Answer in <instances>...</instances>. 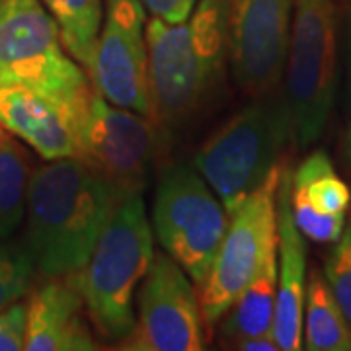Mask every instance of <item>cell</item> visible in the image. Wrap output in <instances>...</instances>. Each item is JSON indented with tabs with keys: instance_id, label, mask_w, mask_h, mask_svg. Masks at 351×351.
Here are the masks:
<instances>
[{
	"instance_id": "cell-15",
	"label": "cell",
	"mask_w": 351,
	"mask_h": 351,
	"mask_svg": "<svg viewBox=\"0 0 351 351\" xmlns=\"http://www.w3.org/2000/svg\"><path fill=\"white\" fill-rule=\"evenodd\" d=\"M350 203V188L324 151H314L293 172L291 211L304 239L320 244L338 242Z\"/></svg>"
},
{
	"instance_id": "cell-23",
	"label": "cell",
	"mask_w": 351,
	"mask_h": 351,
	"mask_svg": "<svg viewBox=\"0 0 351 351\" xmlns=\"http://www.w3.org/2000/svg\"><path fill=\"white\" fill-rule=\"evenodd\" d=\"M25 343V304L0 311V351H20Z\"/></svg>"
},
{
	"instance_id": "cell-16",
	"label": "cell",
	"mask_w": 351,
	"mask_h": 351,
	"mask_svg": "<svg viewBox=\"0 0 351 351\" xmlns=\"http://www.w3.org/2000/svg\"><path fill=\"white\" fill-rule=\"evenodd\" d=\"M84 301L71 281H49L38 287L25 304L27 351L98 350L82 318Z\"/></svg>"
},
{
	"instance_id": "cell-25",
	"label": "cell",
	"mask_w": 351,
	"mask_h": 351,
	"mask_svg": "<svg viewBox=\"0 0 351 351\" xmlns=\"http://www.w3.org/2000/svg\"><path fill=\"white\" fill-rule=\"evenodd\" d=\"M234 350L242 351H277L281 350L279 343H277L274 332H267V334H260V336H254V338H246L239 341L234 346Z\"/></svg>"
},
{
	"instance_id": "cell-21",
	"label": "cell",
	"mask_w": 351,
	"mask_h": 351,
	"mask_svg": "<svg viewBox=\"0 0 351 351\" xmlns=\"http://www.w3.org/2000/svg\"><path fill=\"white\" fill-rule=\"evenodd\" d=\"M36 262L29 250L0 244V311L24 297L34 277Z\"/></svg>"
},
{
	"instance_id": "cell-28",
	"label": "cell",
	"mask_w": 351,
	"mask_h": 351,
	"mask_svg": "<svg viewBox=\"0 0 351 351\" xmlns=\"http://www.w3.org/2000/svg\"><path fill=\"white\" fill-rule=\"evenodd\" d=\"M0 2H2V0H0Z\"/></svg>"
},
{
	"instance_id": "cell-10",
	"label": "cell",
	"mask_w": 351,
	"mask_h": 351,
	"mask_svg": "<svg viewBox=\"0 0 351 351\" xmlns=\"http://www.w3.org/2000/svg\"><path fill=\"white\" fill-rule=\"evenodd\" d=\"M138 316L119 350H205L203 313L195 283L166 252H154L151 267L138 287Z\"/></svg>"
},
{
	"instance_id": "cell-14",
	"label": "cell",
	"mask_w": 351,
	"mask_h": 351,
	"mask_svg": "<svg viewBox=\"0 0 351 351\" xmlns=\"http://www.w3.org/2000/svg\"><path fill=\"white\" fill-rule=\"evenodd\" d=\"M293 172L283 168L277 188V304L274 336L283 351L302 348V311L306 289V244L291 211Z\"/></svg>"
},
{
	"instance_id": "cell-22",
	"label": "cell",
	"mask_w": 351,
	"mask_h": 351,
	"mask_svg": "<svg viewBox=\"0 0 351 351\" xmlns=\"http://www.w3.org/2000/svg\"><path fill=\"white\" fill-rule=\"evenodd\" d=\"M326 279L351 326V223L328 256Z\"/></svg>"
},
{
	"instance_id": "cell-8",
	"label": "cell",
	"mask_w": 351,
	"mask_h": 351,
	"mask_svg": "<svg viewBox=\"0 0 351 351\" xmlns=\"http://www.w3.org/2000/svg\"><path fill=\"white\" fill-rule=\"evenodd\" d=\"M158 121L119 108L94 90L78 119V156L127 197L151 180L162 147Z\"/></svg>"
},
{
	"instance_id": "cell-12",
	"label": "cell",
	"mask_w": 351,
	"mask_h": 351,
	"mask_svg": "<svg viewBox=\"0 0 351 351\" xmlns=\"http://www.w3.org/2000/svg\"><path fill=\"white\" fill-rule=\"evenodd\" d=\"M295 0H234L230 20V71L254 98L281 86L287 66Z\"/></svg>"
},
{
	"instance_id": "cell-13",
	"label": "cell",
	"mask_w": 351,
	"mask_h": 351,
	"mask_svg": "<svg viewBox=\"0 0 351 351\" xmlns=\"http://www.w3.org/2000/svg\"><path fill=\"white\" fill-rule=\"evenodd\" d=\"M88 100L75 106L29 88L0 86V125L45 160L76 158V127Z\"/></svg>"
},
{
	"instance_id": "cell-19",
	"label": "cell",
	"mask_w": 351,
	"mask_h": 351,
	"mask_svg": "<svg viewBox=\"0 0 351 351\" xmlns=\"http://www.w3.org/2000/svg\"><path fill=\"white\" fill-rule=\"evenodd\" d=\"M59 25L64 51L90 69L104 20L101 0H41Z\"/></svg>"
},
{
	"instance_id": "cell-18",
	"label": "cell",
	"mask_w": 351,
	"mask_h": 351,
	"mask_svg": "<svg viewBox=\"0 0 351 351\" xmlns=\"http://www.w3.org/2000/svg\"><path fill=\"white\" fill-rule=\"evenodd\" d=\"M302 348L308 351H351V326L326 277L313 269L306 277L302 311Z\"/></svg>"
},
{
	"instance_id": "cell-5",
	"label": "cell",
	"mask_w": 351,
	"mask_h": 351,
	"mask_svg": "<svg viewBox=\"0 0 351 351\" xmlns=\"http://www.w3.org/2000/svg\"><path fill=\"white\" fill-rule=\"evenodd\" d=\"M82 64L64 53L41 0L0 2V86H22L80 106L94 94Z\"/></svg>"
},
{
	"instance_id": "cell-17",
	"label": "cell",
	"mask_w": 351,
	"mask_h": 351,
	"mask_svg": "<svg viewBox=\"0 0 351 351\" xmlns=\"http://www.w3.org/2000/svg\"><path fill=\"white\" fill-rule=\"evenodd\" d=\"M277 274L276 246L263 260L258 274L221 316V339L230 348L242 339L271 332L277 304Z\"/></svg>"
},
{
	"instance_id": "cell-11",
	"label": "cell",
	"mask_w": 351,
	"mask_h": 351,
	"mask_svg": "<svg viewBox=\"0 0 351 351\" xmlns=\"http://www.w3.org/2000/svg\"><path fill=\"white\" fill-rule=\"evenodd\" d=\"M145 12L141 0H106L88 76L101 98L152 117Z\"/></svg>"
},
{
	"instance_id": "cell-20",
	"label": "cell",
	"mask_w": 351,
	"mask_h": 351,
	"mask_svg": "<svg viewBox=\"0 0 351 351\" xmlns=\"http://www.w3.org/2000/svg\"><path fill=\"white\" fill-rule=\"evenodd\" d=\"M29 180L27 152L0 125V240L8 239L24 221Z\"/></svg>"
},
{
	"instance_id": "cell-6",
	"label": "cell",
	"mask_w": 351,
	"mask_h": 351,
	"mask_svg": "<svg viewBox=\"0 0 351 351\" xmlns=\"http://www.w3.org/2000/svg\"><path fill=\"white\" fill-rule=\"evenodd\" d=\"M151 225L162 250L201 287L225 237L228 213L197 168L176 164L160 176Z\"/></svg>"
},
{
	"instance_id": "cell-26",
	"label": "cell",
	"mask_w": 351,
	"mask_h": 351,
	"mask_svg": "<svg viewBox=\"0 0 351 351\" xmlns=\"http://www.w3.org/2000/svg\"><path fill=\"white\" fill-rule=\"evenodd\" d=\"M350 82H351V24H350Z\"/></svg>"
},
{
	"instance_id": "cell-9",
	"label": "cell",
	"mask_w": 351,
	"mask_h": 351,
	"mask_svg": "<svg viewBox=\"0 0 351 351\" xmlns=\"http://www.w3.org/2000/svg\"><path fill=\"white\" fill-rule=\"evenodd\" d=\"M283 166L276 168L262 188L228 213L223 242L209 276L201 285L203 320L213 326L258 274L267 254L277 246V188Z\"/></svg>"
},
{
	"instance_id": "cell-4",
	"label": "cell",
	"mask_w": 351,
	"mask_h": 351,
	"mask_svg": "<svg viewBox=\"0 0 351 351\" xmlns=\"http://www.w3.org/2000/svg\"><path fill=\"white\" fill-rule=\"evenodd\" d=\"M289 138L293 117L287 96L274 92L256 98L219 127L193 164L230 213L281 166L279 154Z\"/></svg>"
},
{
	"instance_id": "cell-2",
	"label": "cell",
	"mask_w": 351,
	"mask_h": 351,
	"mask_svg": "<svg viewBox=\"0 0 351 351\" xmlns=\"http://www.w3.org/2000/svg\"><path fill=\"white\" fill-rule=\"evenodd\" d=\"M123 195L80 158L38 168L27 189V250L45 277H69L88 262Z\"/></svg>"
},
{
	"instance_id": "cell-27",
	"label": "cell",
	"mask_w": 351,
	"mask_h": 351,
	"mask_svg": "<svg viewBox=\"0 0 351 351\" xmlns=\"http://www.w3.org/2000/svg\"><path fill=\"white\" fill-rule=\"evenodd\" d=\"M348 147H350V154H351V133H350V141H348Z\"/></svg>"
},
{
	"instance_id": "cell-24",
	"label": "cell",
	"mask_w": 351,
	"mask_h": 351,
	"mask_svg": "<svg viewBox=\"0 0 351 351\" xmlns=\"http://www.w3.org/2000/svg\"><path fill=\"white\" fill-rule=\"evenodd\" d=\"M141 2L145 4L147 12L151 16L174 24L184 22L197 4V0H141Z\"/></svg>"
},
{
	"instance_id": "cell-1",
	"label": "cell",
	"mask_w": 351,
	"mask_h": 351,
	"mask_svg": "<svg viewBox=\"0 0 351 351\" xmlns=\"http://www.w3.org/2000/svg\"><path fill=\"white\" fill-rule=\"evenodd\" d=\"M234 0H197L184 22H147L149 92L160 127L186 125L213 100L230 63Z\"/></svg>"
},
{
	"instance_id": "cell-3",
	"label": "cell",
	"mask_w": 351,
	"mask_h": 351,
	"mask_svg": "<svg viewBox=\"0 0 351 351\" xmlns=\"http://www.w3.org/2000/svg\"><path fill=\"white\" fill-rule=\"evenodd\" d=\"M154 258V230L141 193L127 195L104 226L88 262L69 276L88 318L110 341L125 339L135 326V297Z\"/></svg>"
},
{
	"instance_id": "cell-7",
	"label": "cell",
	"mask_w": 351,
	"mask_h": 351,
	"mask_svg": "<svg viewBox=\"0 0 351 351\" xmlns=\"http://www.w3.org/2000/svg\"><path fill=\"white\" fill-rule=\"evenodd\" d=\"M285 80V96L293 117V138L304 149L324 133L334 108V0H295Z\"/></svg>"
}]
</instances>
